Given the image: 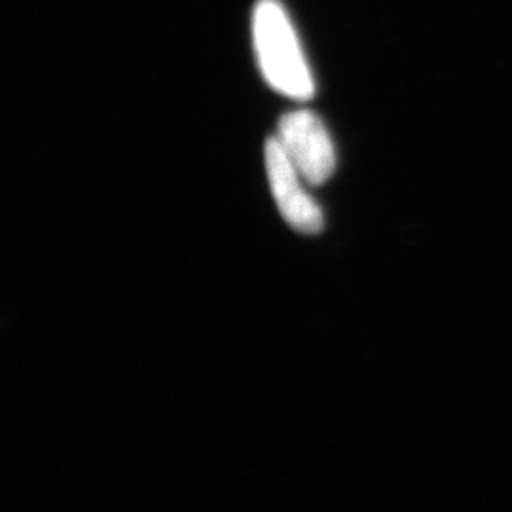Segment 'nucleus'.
Instances as JSON below:
<instances>
[{
  "label": "nucleus",
  "instance_id": "nucleus-1",
  "mask_svg": "<svg viewBox=\"0 0 512 512\" xmlns=\"http://www.w3.org/2000/svg\"><path fill=\"white\" fill-rule=\"evenodd\" d=\"M258 67L275 92L298 101L310 99L315 82L293 23L277 0H260L253 14Z\"/></svg>",
  "mask_w": 512,
  "mask_h": 512
},
{
  "label": "nucleus",
  "instance_id": "nucleus-2",
  "mask_svg": "<svg viewBox=\"0 0 512 512\" xmlns=\"http://www.w3.org/2000/svg\"><path fill=\"white\" fill-rule=\"evenodd\" d=\"M275 139L306 183L319 186L332 177L336 150L329 129L315 112H287L277 124Z\"/></svg>",
  "mask_w": 512,
  "mask_h": 512
},
{
  "label": "nucleus",
  "instance_id": "nucleus-3",
  "mask_svg": "<svg viewBox=\"0 0 512 512\" xmlns=\"http://www.w3.org/2000/svg\"><path fill=\"white\" fill-rule=\"evenodd\" d=\"M264 162L270 190L283 219L300 234H319L325 226L323 211L311 198L304 186L306 181L275 137L268 139L264 147Z\"/></svg>",
  "mask_w": 512,
  "mask_h": 512
}]
</instances>
